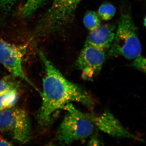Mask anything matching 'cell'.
Returning a JSON list of instances; mask_svg holds the SVG:
<instances>
[{
  "label": "cell",
  "mask_w": 146,
  "mask_h": 146,
  "mask_svg": "<svg viewBox=\"0 0 146 146\" xmlns=\"http://www.w3.org/2000/svg\"><path fill=\"white\" fill-rule=\"evenodd\" d=\"M10 143L5 140H0V146L11 145Z\"/></svg>",
  "instance_id": "ac0fdd59"
},
{
  "label": "cell",
  "mask_w": 146,
  "mask_h": 146,
  "mask_svg": "<svg viewBox=\"0 0 146 146\" xmlns=\"http://www.w3.org/2000/svg\"><path fill=\"white\" fill-rule=\"evenodd\" d=\"M146 17H145V18H144V23H143L144 25V26H145V27L146 26Z\"/></svg>",
  "instance_id": "d6986e66"
},
{
  "label": "cell",
  "mask_w": 146,
  "mask_h": 146,
  "mask_svg": "<svg viewBox=\"0 0 146 146\" xmlns=\"http://www.w3.org/2000/svg\"><path fill=\"white\" fill-rule=\"evenodd\" d=\"M36 50L45 72L41 94L42 104L37 115L39 122L46 124L56 111L72 102L93 108L94 100L88 92L65 78L42 50L38 48Z\"/></svg>",
  "instance_id": "6da1fadb"
},
{
  "label": "cell",
  "mask_w": 146,
  "mask_h": 146,
  "mask_svg": "<svg viewBox=\"0 0 146 146\" xmlns=\"http://www.w3.org/2000/svg\"><path fill=\"white\" fill-rule=\"evenodd\" d=\"M67 111L57 133L58 141L62 145H68L86 139L93 134L96 127L86 118Z\"/></svg>",
  "instance_id": "5b68a950"
},
{
  "label": "cell",
  "mask_w": 146,
  "mask_h": 146,
  "mask_svg": "<svg viewBox=\"0 0 146 146\" xmlns=\"http://www.w3.org/2000/svg\"><path fill=\"white\" fill-rule=\"evenodd\" d=\"M82 0H53L52 4L36 25L38 36H47L58 33L74 21L77 8Z\"/></svg>",
  "instance_id": "3957f363"
},
{
  "label": "cell",
  "mask_w": 146,
  "mask_h": 146,
  "mask_svg": "<svg viewBox=\"0 0 146 146\" xmlns=\"http://www.w3.org/2000/svg\"><path fill=\"white\" fill-rule=\"evenodd\" d=\"M106 56L105 51L85 44L76 63L77 68L81 72L82 78L93 80L100 72Z\"/></svg>",
  "instance_id": "ba28073f"
},
{
  "label": "cell",
  "mask_w": 146,
  "mask_h": 146,
  "mask_svg": "<svg viewBox=\"0 0 146 146\" xmlns=\"http://www.w3.org/2000/svg\"><path fill=\"white\" fill-rule=\"evenodd\" d=\"M63 109L86 118L95 127L110 136L117 138H130L141 142L143 140L129 131L111 112L106 110L100 115L85 113L78 110L72 104L66 105Z\"/></svg>",
  "instance_id": "8992f818"
},
{
  "label": "cell",
  "mask_w": 146,
  "mask_h": 146,
  "mask_svg": "<svg viewBox=\"0 0 146 146\" xmlns=\"http://www.w3.org/2000/svg\"><path fill=\"white\" fill-rule=\"evenodd\" d=\"M83 22L84 26L90 31L100 26V18L98 13L93 11L86 12L84 16Z\"/></svg>",
  "instance_id": "7c38bea8"
},
{
  "label": "cell",
  "mask_w": 146,
  "mask_h": 146,
  "mask_svg": "<svg viewBox=\"0 0 146 146\" xmlns=\"http://www.w3.org/2000/svg\"><path fill=\"white\" fill-rule=\"evenodd\" d=\"M25 49L0 40V63L13 76L26 82L37 90L24 70L23 61Z\"/></svg>",
  "instance_id": "52a82bcc"
},
{
  "label": "cell",
  "mask_w": 146,
  "mask_h": 146,
  "mask_svg": "<svg viewBox=\"0 0 146 146\" xmlns=\"http://www.w3.org/2000/svg\"><path fill=\"white\" fill-rule=\"evenodd\" d=\"M116 11V8L113 5L110 3H105L100 6L98 14L102 20L108 21L114 17Z\"/></svg>",
  "instance_id": "4fadbf2b"
},
{
  "label": "cell",
  "mask_w": 146,
  "mask_h": 146,
  "mask_svg": "<svg viewBox=\"0 0 146 146\" xmlns=\"http://www.w3.org/2000/svg\"><path fill=\"white\" fill-rule=\"evenodd\" d=\"M100 142L98 138L94 137L91 138L89 142V145H100Z\"/></svg>",
  "instance_id": "e0dca14e"
},
{
  "label": "cell",
  "mask_w": 146,
  "mask_h": 146,
  "mask_svg": "<svg viewBox=\"0 0 146 146\" xmlns=\"http://www.w3.org/2000/svg\"><path fill=\"white\" fill-rule=\"evenodd\" d=\"M131 65L137 70L146 72V58L141 55L133 59Z\"/></svg>",
  "instance_id": "9a60e30c"
},
{
  "label": "cell",
  "mask_w": 146,
  "mask_h": 146,
  "mask_svg": "<svg viewBox=\"0 0 146 146\" xmlns=\"http://www.w3.org/2000/svg\"><path fill=\"white\" fill-rule=\"evenodd\" d=\"M48 0H27L21 9V13L25 18H30L44 5Z\"/></svg>",
  "instance_id": "30bf717a"
},
{
  "label": "cell",
  "mask_w": 146,
  "mask_h": 146,
  "mask_svg": "<svg viewBox=\"0 0 146 146\" xmlns=\"http://www.w3.org/2000/svg\"><path fill=\"white\" fill-rule=\"evenodd\" d=\"M18 94L17 90H12L0 95V111L13 107L18 101Z\"/></svg>",
  "instance_id": "8fae6325"
},
{
  "label": "cell",
  "mask_w": 146,
  "mask_h": 146,
  "mask_svg": "<svg viewBox=\"0 0 146 146\" xmlns=\"http://www.w3.org/2000/svg\"><path fill=\"white\" fill-rule=\"evenodd\" d=\"M116 27L106 24L90 31L85 44L106 51L110 48L115 38Z\"/></svg>",
  "instance_id": "9c48e42d"
},
{
  "label": "cell",
  "mask_w": 146,
  "mask_h": 146,
  "mask_svg": "<svg viewBox=\"0 0 146 146\" xmlns=\"http://www.w3.org/2000/svg\"><path fill=\"white\" fill-rule=\"evenodd\" d=\"M18 84L16 82L9 78L0 80V95L12 90H17Z\"/></svg>",
  "instance_id": "5bb4252c"
},
{
  "label": "cell",
  "mask_w": 146,
  "mask_h": 146,
  "mask_svg": "<svg viewBox=\"0 0 146 146\" xmlns=\"http://www.w3.org/2000/svg\"><path fill=\"white\" fill-rule=\"evenodd\" d=\"M115 38L108 50L109 58L122 56L134 59L141 55L142 46L130 9L123 3Z\"/></svg>",
  "instance_id": "7a4b0ae2"
},
{
  "label": "cell",
  "mask_w": 146,
  "mask_h": 146,
  "mask_svg": "<svg viewBox=\"0 0 146 146\" xmlns=\"http://www.w3.org/2000/svg\"><path fill=\"white\" fill-rule=\"evenodd\" d=\"M30 120L25 110L14 106L0 111V131L14 140L25 143L31 137Z\"/></svg>",
  "instance_id": "277c9868"
},
{
  "label": "cell",
  "mask_w": 146,
  "mask_h": 146,
  "mask_svg": "<svg viewBox=\"0 0 146 146\" xmlns=\"http://www.w3.org/2000/svg\"><path fill=\"white\" fill-rule=\"evenodd\" d=\"M18 0H0V9L9 10L16 3Z\"/></svg>",
  "instance_id": "2e32d148"
}]
</instances>
